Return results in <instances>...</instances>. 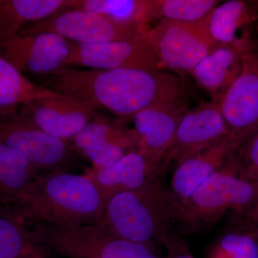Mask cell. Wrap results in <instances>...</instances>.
Instances as JSON below:
<instances>
[{
  "instance_id": "6da1fadb",
  "label": "cell",
  "mask_w": 258,
  "mask_h": 258,
  "mask_svg": "<svg viewBox=\"0 0 258 258\" xmlns=\"http://www.w3.org/2000/svg\"><path fill=\"white\" fill-rule=\"evenodd\" d=\"M186 89L181 78L161 71L78 69L69 81L71 97L95 111L106 110L120 118L186 101Z\"/></svg>"
},
{
  "instance_id": "7a4b0ae2",
  "label": "cell",
  "mask_w": 258,
  "mask_h": 258,
  "mask_svg": "<svg viewBox=\"0 0 258 258\" xmlns=\"http://www.w3.org/2000/svg\"><path fill=\"white\" fill-rule=\"evenodd\" d=\"M106 204L84 174L47 171L27 186L5 215L28 226H81L101 219Z\"/></svg>"
},
{
  "instance_id": "3957f363",
  "label": "cell",
  "mask_w": 258,
  "mask_h": 258,
  "mask_svg": "<svg viewBox=\"0 0 258 258\" xmlns=\"http://www.w3.org/2000/svg\"><path fill=\"white\" fill-rule=\"evenodd\" d=\"M161 177L108 201L100 220L113 235L154 249L179 234L176 203Z\"/></svg>"
},
{
  "instance_id": "277c9868",
  "label": "cell",
  "mask_w": 258,
  "mask_h": 258,
  "mask_svg": "<svg viewBox=\"0 0 258 258\" xmlns=\"http://www.w3.org/2000/svg\"><path fill=\"white\" fill-rule=\"evenodd\" d=\"M240 159L232 153L225 164L184 203L176 205L181 236L210 230L226 214L239 213L258 201V181L239 177Z\"/></svg>"
},
{
  "instance_id": "5b68a950",
  "label": "cell",
  "mask_w": 258,
  "mask_h": 258,
  "mask_svg": "<svg viewBox=\"0 0 258 258\" xmlns=\"http://www.w3.org/2000/svg\"><path fill=\"white\" fill-rule=\"evenodd\" d=\"M42 243L66 258H160L146 244L113 235L98 220L81 226H30Z\"/></svg>"
},
{
  "instance_id": "8992f818",
  "label": "cell",
  "mask_w": 258,
  "mask_h": 258,
  "mask_svg": "<svg viewBox=\"0 0 258 258\" xmlns=\"http://www.w3.org/2000/svg\"><path fill=\"white\" fill-rule=\"evenodd\" d=\"M147 25L115 23L98 13L79 9L61 10L39 21L28 24L18 34H56L80 45L132 40L145 37Z\"/></svg>"
},
{
  "instance_id": "52a82bcc",
  "label": "cell",
  "mask_w": 258,
  "mask_h": 258,
  "mask_svg": "<svg viewBox=\"0 0 258 258\" xmlns=\"http://www.w3.org/2000/svg\"><path fill=\"white\" fill-rule=\"evenodd\" d=\"M208 17L194 23L164 20L149 28L146 39L161 69L190 73L218 46L209 32Z\"/></svg>"
},
{
  "instance_id": "ba28073f",
  "label": "cell",
  "mask_w": 258,
  "mask_h": 258,
  "mask_svg": "<svg viewBox=\"0 0 258 258\" xmlns=\"http://www.w3.org/2000/svg\"><path fill=\"white\" fill-rule=\"evenodd\" d=\"M0 144L27 158L44 172H74L76 151L69 141L57 138L15 117L0 120Z\"/></svg>"
},
{
  "instance_id": "9c48e42d",
  "label": "cell",
  "mask_w": 258,
  "mask_h": 258,
  "mask_svg": "<svg viewBox=\"0 0 258 258\" xmlns=\"http://www.w3.org/2000/svg\"><path fill=\"white\" fill-rule=\"evenodd\" d=\"M220 108L237 151L258 133V57L254 50L244 57L240 75L222 94Z\"/></svg>"
},
{
  "instance_id": "30bf717a",
  "label": "cell",
  "mask_w": 258,
  "mask_h": 258,
  "mask_svg": "<svg viewBox=\"0 0 258 258\" xmlns=\"http://www.w3.org/2000/svg\"><path fill=\"white\" fill-rule=\"evenodd\" d=\"M222 95L203 102L185 113L180 122L175 139L163 162L164 172L171 164L175 166L191 157L215 145L229 137L222 116L220 101Z\"/></svg>"
},
{
  "instance_id": "8fae6325",
  "label": "cell",
  "mask_w": 258,
  "mask_h": 258,
  "mask_svg": "<svg viewBox=\"0 0 258 258\" xmlns=\"http://www.w3.org/2000/svg\"><path fill=\"white\" fill-rule=\"evenodd\" d=\"M70 53V42L50 32L18 34L0 45V56L20 72L45 76L68 68Z\"/></svg>"
},
{
  "instance_id": "7c38bea8",
  "label": "cell",
  "mask_w": 258,
  "mask_h": 258,
  "mask_svg": "<svg viewBox=\"0 0 258 258\" xmlns=\"http://www.w3.org/2000/svg\"><path fill=\"white\" fill-rule=\"evenodd\" d=\"M95 112L82 102L57 93L25 105L13 117L69 141L96 118Z\"/></svg>"
},
{
  "instance_id": "4fadbf2b",
  "label": "cell",
  "mask_w": 258,
  "mask_h": 258,
  "mask_svg": "<svg viewBox=\"0 0 258 258\" xmlns=\"http://www.w3.org/2000/svg\"><path fill=\"white\" fill-rule=\"evenodd\" d=\"M68 67L88 69H130L161 71L159 62L145 37L125 41L80 45L70 42Z\"/></svg>"
},
{
  "instance_id": "5bb4252c",
  "label": "cell",
  "mask_w": 258,
  "mask_h": 258,
  "mask_svg": "<svg viewBox=\"0 0 258 258\" xmlns=\"http://www.w3.org/2000/svg\"><path fill=\"white\" fill-rule=\"evenodd\" d=\"M71 141L74 150L94 167H107L129 153L139 152L134 129L123 128L103 117L96 116Z\"/></svg>"
},
{
  "instance_id": "9a60e30c",
  "label": "cell",
  "mask_w": 258,
  "mask_h": 258,
  "mask_svg": "<svg viewBox=\"0 0 258 258\" xmlns=\"http://www.w3.org/2000/svg\"><path fill=\"white\" fill-rule=\"evenodd\" d=\"M164 174L162 164L135 152L129 153L107 167L86 168L83 174L95 185L106 206L115 195L139 189Z\"/></svg>"
},
{
  "instance_id": "2e32d148",
  "label": "cell",
  "mask_w": 258,
  "mask_h": 258,
  "mask_svg": "<svg viewBox=\"0 0 258 258\" xmlns=\"http://www.w3.org/2000/svg\"><path fill=\"white\" fill-rule=\"evenodd\" d=\"M188 110L186 101H182L144 110L134 115L139 152L162 164L163 167L180 122Z\"/></svg>"
},
{
  "instance_id": "e0dca14e",
  "label": "cell",
  "mask_w": 258,
  "mask_h": 258,
  "mask_svg": "<svg viewBox=\"0 0 258 258\" xmlns=\"http://www.w3.org/2000/svg\"><path fill=\"white\" fill-rule=\"evenodd\" d=\"M254 44V40L242 39L234 43L219 45L190 74L212 98L221 96L240 75L244 57L253 51Z\"/></svg>"
},
{
  "instance_id": "ac0fdd59",
  "label": "cell",
  "mask_w": 258,
  "mask_h": 258,
  "mask_svg": "<svg viewBox=\"0 0 258 258\" xmlns=\"http://www.w3.org/2000/svg\"><path fill=\"white\" fill-rule=\"evenodd\" d=\"M236 152L230 137L181 161L171 176L170 190L176 205L184 203Z\"/></svg>"
},
{
  "instance_id": "d6986e66",
  "label": "cell",
  "mask_w": 258,
  "mask_h": 258,
  "mask_svg": "<svg viewBox=\"0 0 258 258\" xmlns=\"http://www.w3.org/2000/svg\"><path fill=\"white\" fill-rule=\"evenodd\" d=\"M208 26L218 45L242 40L240 32L254 40V32L258 31V1L230 0L219 4L208 15Z\"/></svg>"
},
{
  "instance_id": "ffe728a7",
  "label": "cell",
  "mask_w": 258,
  "mask_h": 258,
  "mask_svg": "<svg viewBox=\"0 0 258 258\" xmlns=\"http://www.w3.org/2000/svg\"><path fill=\"white\" fill-rule=\"evenodd\" d=\"M74 0H0V45L18 35L28 24L41 20L63 9Z\"/></svg>"
},
{
  "instance_id": "44dd1931",
  "label": "cell",
  "mask_w": 258,
  "mask_h": 258,
  "mask_svg": "<svg viewBox=\"0 0 258 258\" xmlns=\"http://www.w3.org/2000/svg\"><path fill=\"white\" fill-rule=\"evenodd\" d=\"M57 94L49 88L34 84L0 56V120L11 118L20 107Z\"/></svg>"
},
{
  "instance_id": "7402d4cb",
  "label": "cell",
  "mask_w": 258,
  "mask_h": 258,
  "mask_svg": "<svg viewBox=\"0 0 258 258\" xmlns=\"http://www.w3.org/2000/svg\"><path fill=\"white\" fill-rule=\"evenodd\" d=\"M43 172L23 154L0 144V215H5L24 189Z\"/></svg>"
},
{
  "instance_id": "603a6c76",
  "label": "cell",
  "mask_w": 258,
  "mask_h": 258,
  "mask_svg": "<svg viewBox=\"0 0 258 258\" xmlns=\"http://www.w3.org/2000/svg\"><path fill=\"white\" fill-rule=\"evenodd\" d=\"M51 253L30 226L0 215V258H51Z\"/></svg>"
},
{
  "instance_id": "cb8c5ba5",
  "label": "cell",
  "mask_w": 258,
  "mask_h": 258,
  "mask_svg": "<svg viewBox=\"0 0 258 258\" xmlns=\"http://www.w3.org/2000/svg\"><path fill=\"white\" fill-rule=\"evenodd\" d=\"M221 3L217 0H144V20L198 23Z\"/></svg>"
},
{
  "instance_id": "d4e9b609",
  "label": "cell",
  "mask_w": 258,
  "mask_h": 258,
  "mask_svg": "<svg viewBox=\"0 0 258 258\" xmlns=\"http://www.w3.org/2000/svg\"><path fill=\"white\" fill-rule=\"evenodd\" d=\"M206 250V258H258V235L254 230L232 227Z\"/></svg>"
},
{
  "instance_id": "484cf974",
  "label": "cell",
  "mask_w": 258,
  "mask_h": 258,
  "mask_svg": "<svg viewBox=\"0 0 258 258\" xmlns=\"http://www.w3.org/2000/svg\"><path fill=\"white\" fill-rule=\"evenodd\" d=\"M71 9L98 13L115 23L147 25L144 22V0H75Z\"/></svg>"
},
{
  "instance_id": "4316f807",
  "label": "cell",
  "mask_w": 258,
  "mask_h": 258,
  "mask_svg": "<svg viewBox=\"0 0 258 258\" xmlns=\"http://www.w3.org/2000/svg\"><path fill=\"white\" fill-rule=\"evenodd\" d=\"M236 152L240 159L239 177L258 181V133Z\"/></svg>"
},
{
  "instance_id": "83f0119b",
  "label": "cell",
  "mask_w": 258,
  "mask_h": 258,
  "mask_svg": "<svg viewBox=\"0 0 258 258\" xmlns=\"http://www.w3.org/2000/svg\"><path fill=\"white\" fill-rule=\"evenodd\" d=\"M230 216V226L241 228L258 227V201L252 207Z\"/></svg>"
},
{
  "instance_id": "f1b7e54d",
  "label": "cell",
  "mask_w": 258,
  "mask_h": 258,
  "mask_svg": "<svg viewBox=\"0 0 258 258\" xmlns=\"http://www.w3.org/2000/svg\"><path fill=\"white\" fill-rule=\"evenodd\" d=\"M164 247L166 250V258H195L191 254L189 244L179 234L171 237Z\"/></svg>"
},
{
  "instance_id": "f546056e",
  "label": "cell",
  "mask_w": 258,
  "mask_h": 258,
  "mask_svg": "<svg viewBox=\"0 0 258 258\" xmlns=\"http://www.w3.org/2000/svg\"><path fill=\"white\" fill-rule=\"evenodd\" d=\"M255 45H257V49H255L254 47V52H255L256 55H257V57H258V43H256V42H255Z\"/></svg>"
},
{
  "instance_id": "4dcf8cb0",
  "label": "cell",
  "mask_w": 258,
  "mask_h": 258,
  "mask_svg": "<svg viewBox=\"0 0 258 258\" xmlns=\"http://www.w3.org/2000/svg\"><path fill=\"white\" fill-rule=\"evenodd\" d=\"M252 229H254V230L255 231L256 233L258 235V227H254V228Z\"/></svg>"
}]
</instances>
